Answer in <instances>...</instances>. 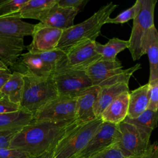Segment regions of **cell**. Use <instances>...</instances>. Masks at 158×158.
I'll return each instance as SVG.
<instances>
[{"label":"cell","mask_w":158,"mask_h":158,"mask_svg":"<svg viewBox=\"0 0 158 158\" xmlns=\"http://www.w3.org/2000/svg\"><path fill=\"white\" fill-rule=\"evenodd\" d=\"M80 123L77 119L61 122L33 120L14 136L9 148L25 152L34 158L39 157L51 151Z\"/></svg>","instance_id":"1"},{"label":"cell","mask_w":158,"mask_h":158,"mask_svg":"<svg viewBox=\"0 0 158 158\" xmlns=\"http://www.w3.org/2000/svg\"><path fill=\"white\" fill-rule=\"evenodd\" d=\"M118 5L112 2L101 7L89 18L81 23L63 30L56 49L66 53L74 46L86 41H96L101 35L102 27Z\"/></svg>","instance_id":"2"},{"label":"cell","mask_w":158,"mask_h":158,"mask_svg":"<svg viewBox=\"0 0 158 158\" xmlns=\"http://www.w3.org/2000/svg\"><path fill=\"white\" fill-rule=\"evenodd\" d=\"M102 122L100 117L87 122H80L68 132L51 151L47 152L49 158H75L85 148Z\"/></svg>","instance_id":"3"},{"label":"cell","mask_w":158,"mask_h":158,"mask_svg":"<svg viewBox=\"0 0 158 158\" xmlns=\"http://www.w3.org/2000/svg\"><path fill=\"white\" fill-rule=\"evenodd\" d=\"M24 87L20 104L23 108L33 114L43 106L58 96L52 77H38L24 72L21 73Z\"/></svg>","instance_id":"4"},{"label":"cell","mask_w":158,"mask_h":158,"mask_svg":"<svg viewBox=\"0 0 158 158\" xmlns=\"http://www.w3.org/2000/svg\"><path fill=\"white\" fill-rule=\"evenodd\" d=\"M141 67V64L138 63L128 69H123L122 62L118 60L101 59L88 68L85 72L93 86L102 88L118 83L128 84L130 77Z\"/></svg>","instance_id":"5"},{"label":"cell","mask_w":158,"mask_h":158,"mask_svg":"<svg viewBox=\"0 0 158 158\" xmlns=\"http://www.w3.org/2000/svg\"><path fill=\"white\" fill-rule=\"evenodd\" d=\"M140 10L133 20L128 50L132 59L139 60L146 54V40L149 29L154 25V9L156 0H139Z\"/></svg>","instance_id":"6"},{"label":"cell","mask_w":158,"mask_h":158,"mask_svg":"<svg viewBox=\"0 0 158 158\" xmlns=\"http://www.w3.org/2000/svg\"><path fill=\"white\" fill-rule=\"evenodd\" d=\"M150 136L142 129L131 123L118 124V138L115 143L125 158H140L150 145Z\"/></svg>","instance_id":"7"},{"label":"cell","mask_w":158,"mask_h":158,"mask_svg":"<svg viewBox=\"0 0 158 158\" xmlns=\"http://www.w3.org/2000/svg\"><path fill=\"white\" fill-rule=\"evenodd\" d=\"M96 41H86L74 46L65 53L55 70L85 71L101 59V56L96 51Z\"/></svg>","instance_id":"8"},{"label":"cell","mask_w":158,"mask_h":158,"mask_svg":"<svg viewBox=\"0 0 158 158\" xmlns=\"http://www.w3.org/2000/svg\"><path fill=\"white\" fill-rule=\"evenodd\" d=\"M51 77L58 96L77 98L93 86L85 71L57 70Z\"/></svg>","instance_id":"9"},{"label":"cell","mask_w":158,"mask_h":158,"mask_svg":"<svg viewBox=\"0 0 158 158\" xmlns=\"http://www.w3.org/2000/svg\"><path fill=\"white\" fill-rule=\"evenodd\" d=\"M77 98L58 96L33 114L34 120L61 122L76 118Z\"/></svg>","instance_id":"10"},{"label":"cell","mask_w":158,"mask_h":158,"mask_svg":"<svg viewBox=\"0 0 158 158\" xmlns=\"http://www.w3.org/2000/svg\"><path fill=\"white\" fill-rule=\"evenodd\" d=\"M118 138V125L103 122L85 148L75 158H88L115 144Z\"/></svg>","instance_id":"11"},{"label":"cell","mask_w":158,"mask_h":158,"mask_svg":"<svg viewBox=\"0 0 158 158\" xmlns=\"http://www.w3.org/2000/svg\"><path fill=\"white\" fill-rule=\"evenodd\" d=\"M63 30L47 26L41 22L35 25L32 41L25 48L32 54L41 53L56 49Z\"/></svg>","instance_id":"12"},{"label":"cell","mask_w":158,"mask_h":158,"mask_svg":"<svg viewBox=\"0 0 158 158\" xmlns=\"http://www.w3.org/2000/svg\"><path fill=\"white\" fill-rule=\"evenodd\" d=\"M78 13V11L73 9L61 7L56 3L40 22L52 28L65 30L74 25V19Z\"/></svg>","instance_id":"13"},{"label":"cell","mask_w":158,"mask_h":158,"mask_svg":"<svg viewBox=\"0 0 158 158\" xmlns=\"http://www.w3.org/2000/svg\"><path fill=\"white\" fill-rule=\"evenodd\" d=\"M99 87L93 86L77 97L76 118L80 122H87L97 117L94 112V105Z\"/></svg>","instance_id":"14"},{"label":"cell","mask_w":158,"mask_h":158,"mask_svg":"<svg viewBox=\"0 0 158 158\" xmlns=\"http://www.w3.org/2000/svg\"><path fill=\"white\" fill-rule=\"evenodd\" d=\"M130 92H123L117 96L102 111L100 117L104 122L118 125L127 116Z\"/></svg>","instance_id":"15"},{"label":"cell","mask_w":158,"mask_h":158,"mask_svg":"<svg viewBox=\"0 0 158 158\" xmlns=\"http://www.w3.org/2000/svg\"><path fill=\"white\" fill-rule=\"evenodd\" d=\"M57 1V0H28L17 12L2 17L32 19L40 21Z\"/></svg>","instance_id":"16"},{"label":"cell","mask_w":158,"mask_h":158,"mask_svg":"<svg viewBox=\"0 0 158 158\" xmlns=\"http://www.w3.org/2000/svg\"><path fill=\"white\" fill-rule=\"evenodd\" d=\"M35 25L13 17H0V37L23 39L31 36Z\"/></svg>","instance_id":"17"},{"label":"cell","mask_w":158,"mask_h":158,"mask_svg":"<svg viewBox=\"0 0 158 158\" xmlns=\"http://www.w3.org/2000/svg\"><path fill=\"white\" fill-rule=\"evenodd\" d=\"M25 47L23 39L0 37V60L7 67H13Z\"/></svg>","instance_id":"18"},{"label":"cell","mask_w":158,"mask_h":158,"mask_svg":"<svg viewBox=\"0 0 158 158\" xmlns=\"http://www.w3.org/2000/svg\"><path fill=\"white\" fill-rule=\"evenodd\" d=\"M23 68L25 70L20 73L28 72L38 77H49L52 76L51 69L46 65L36 54L27 52L22 54L15 65L12 67Z\"/></svg>","instance_id":"19"},{"label":"cell","mask_w":158,"mask_h":158,"mask_svg":"<svg viewBox=\"0 0 158 158\" xmlns=\"http://www.w3.org/2000/svg\"><path fill=\"white\" fill-rule=\"evenodd\" d=\"M130 92L128 84L118 83L114 85L99 88L94 105V112L99 117L105 108L118 95L123 92Z\"/></svg>","instance_id":"20"},{"label":"cell","mask_w":158,"mask_h":158,"mask_svg":"<svg viewBox=\"0 0 158 158\" xmlns=\"http://www.w3.org/2000/svg\"><path fill=\"white\" fill-rule=\"evenodd\" d=\"M149 104V87L146 83L130 92L127 117L135 118L144 112Z\"/></svg>","instance_id":"21"},{"label":"cell","mask_w":158,"mask_h":158,"mask_svg":"<svg viewBox=\"0 0 158 158\" xmlns=\"http://www.w3.org/2000/svg\"><path fill=\"white\" fill-rule=\"evenodd\" d=\"M145 52L149 62V81L158 79V32L154 25L148 31Z\"/></svg>","instance_id":"22"},{"label":"cell","mask_w":158,"mask_h":158,"mask_svg":"<svg viewBox=\"0 0 158 158\" xmlns=\"http://www.w3.org/2000/svg\"><path fill=\"white\" fill-rule=\"evenodd\" d=\"M33 120V114L21 108L19 110L0 114V130L21 129Z\"/></svg>","instance_id":"23"},{"label":"cell","mask_w":158,"mask_h":158,"mask_svg":"<svg viewBox=\"0 0 158 158\" xmlns=\"http://www.w3.org/2000/svg\"><path fill=\"white\" fill-rule=\"evenodd\" d=\"M24 87L22 73L14 71L0 89V93L8 97L10 101L20 106Z\"/></svg>","instance_id":"24"},{"label":"cell","mask_w":158,"mask_h":158,"mask_svg":"<svg viewBox=\"0 0 158 158\" xmlns=\"http://www.w3.org/2000/svg\"><path fill=\"white\" fill-rule=\"evenodd\" d=\"M129 47L128 40H123L118 38H112L104 44L96 41V51L101 56V60H114L117 55L121 51L128 49Z\"/></svg>","instance_id":"25"},{"label":"cell","mask_w":158,"mask_h":158,"mask_svg":"<svg viewBox=\"0 0 158 158\" xmlns=\"http://www.w3.org/2000/svg\"><path fill=\"white\" fill-rule=\"evenodd\" d=\"M157 111L147 109L136 118H129L126 117L123 121L134 125L148 134L151 135L152 131L157 126Z\"/></svg>","instance_id":"26"},{"label":"cell","mask_w":158,"mask_h":158,"mask_svg":"<svg viewBox=\"0 0 158 158\" xmlns=\"http://www.w3.org/2000/svg\"><path fill=\"white\" fill-rule=\"evenodd\" d=\"M140 10V1L136 0L135 4L130 8L122 12L114 18L109 17L106 22V23H124L130 20H133L138 15Z\"/></svg>","instance_id":"27"},{"label":"cell","mask_w":158,"mask_h":158,"mask_svg":"<svg viewBox=\"0 0 158 158\" xmlns=\"http://www.w3.org/2000/svg\"><path fill=\"white\" fill-rule=\"evenodd\" d=\"M36 54L46 65L51 69L53 73L56 70L59 62L65 56V53L60 49H55L52 51L38 53Z\"/></svg>","instance_id":"28"},{"label":"cell","mask_w":158,"mask_h":158,"mask_svg":"<svg viewBox=\"0 0 158 158\" xmlns=\"http://www.w3.org/2000/svg\"><path fill=\"white\" fill-rule=\"evenodd\" d=\"M28 0H1L0 17L17 12Z\"/></svg>","instance_id":"29"},{"label":"cell","mask_w":158,"mask_h":158,"mask_svg":"<svg viewBox=\"0 0 158 158\" xmlns=\"http://www.w3.org/2000/svg\"><path fill=\"white\" fill-rule=\"evenodd\" d=\"M149 104L148 109L158 110V79L149 81Z\"/></svg>","instance_id":"30"},{"label":"cell","mask_w":158,"mask_h":158,"mask_svg":"<svg viewBox=\"0 0 158 158\" xmlns=\"http://www.w3.org/2000/svg\"><path fill=\"white\" fill-rule=\"evenodd\" d=\"M88 158H125L119 148L114 144Z\"/></svg>","instance_id":"31"},{"label":"cell","mask_w":158,"mask_h":158,"mask_svg":"<svg viewBox=\"0 0 158 158\" xmlns=\"http://www.w3.org/2000/svg\"><path fill=\"white\" fill-rule=\"evenodd\" d=\"M20 109L19 105L12 102L7 96L1 93H0V114L14 112L19 110Z\"/></svg>","instance_id":"32"},{"label":"cell","mask_w":158,"mask_h":158,"mask_svg":"<svg viewBox=\"0 0 158 158\" xmlns=\"http://www.w3.org/2000/svg\"><path fill=\"white\" fill-rule=\"evenodd\" d=\"M21 129L0 130V149L9 148L12 139Z\"/></svg>","instance_id":"33"},{"label":"cell","mask_w":158,"mask_h":158,"mask_svg":"<svg viewBox=\"0 0 158 158\" xmlns=\"http://www.w3.org/2000/svg\"><path fill=\"white\" fill-rule=\"evenodd\" d=\"M89 0H57L59 6L64 8H72L78 11H82Z\"/></svg>","instance_id":"34"},{"label":"cell","mask_w":158,"mask_h":158,"mask_svg":"<svg viewBox=\"0 0 158 158\" xmlns=\"http://www.w3.org/2000/svg\"><path fill=\"white\" fill-rule=\"evenodd\" d=\"M0 158H33L30 154L13 148L0 149Z\"/></svg>","instance_id":"35"},{"label":"cell","mask_w":158,"mask_h":158,"mask_svg":"<svg viewBox=\"0 0 158 158\" xmlns=\"http://www.w3.org/2000/svg\"><path fill=\"white\" fill-rule=\"evenodd\" d=\"M12 72L0 60V89L9 80Z\"/></svg>","instance_id":"36"},{"label":"cell","mask_w":158,"mask_h":158,"mask_svg":"<svg viewBox=\"0 0 158 158\" xmlns=\"http://www.w3.org/2000/svg\"><path fill=\"white\" fill-rule=\"evenodd\" d=\"M140 158H158V146L157 142L150 144L146 152Z\"/></svg>","instance_id":"37"},{"label":"cell","mask_w":158,"mask_h":158,"mask_svg":"<svg viewBox=\"0 0 158 158\" xmlns=\"http://www.w3.org/2000/svg\"><path fill=\"white\" fill-rule=\"evenodd\" d=\"M34 158V157H33ZM35 158H49V156L48 154V153H45L39 157H35Z\"/></svg>","instance_id":"38"},{"label":"cell","mask_w":158,"mask_h":158,"mask_svg":"<svg viewBox=\"0 0 158 158\" xmlns=\"http://www.w3.org/2000/svg\"></svg>","instance_id":"39"}]
</instances>
